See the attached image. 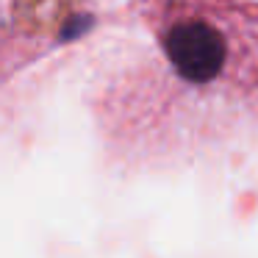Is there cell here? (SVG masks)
I'll return each mask as SVG.
<instances>
[{
  "instance_id": "6da1fadb",
  "label": "cell",
  "mask_w": 258,
  "mask_h": 258,
  "mask_svg": "<svg viewBox=\"0 0 258 258\" xmlns=\"http://www.w3.org/2000/svg\"><path fill=\"white\" fill-rule=\"evenodd\" d=\"M153 34L164 64L191 89L258 95V6L236 0H158Z\"/></svg>"
},
{
  "instance_id": "7a4b0ae2",
  "label": "cell",
  "mask_w": 258,
  "mask_h": 258,
  "mask_svg": "<svg viewBox=\"0 0 258 258\" xmlns=\"http://www.w3.org/2000/svg\"><path fill=\"white\" fill-rule=\"evenodd\" d=\"M86 3L89 0H6V39L20 36V47L25 50L64 42Z\"/></svg>"
}]
</instances>
